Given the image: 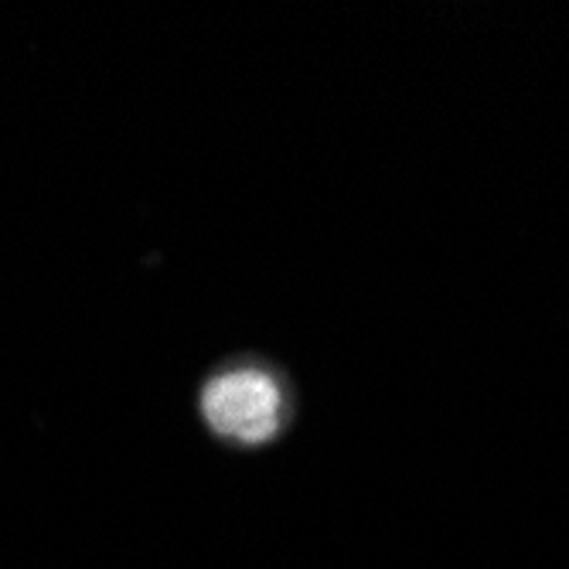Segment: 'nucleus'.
<instances>
[{
  "instance_id": "1",
  "label": "nucleus",
  "mask_w": 569,
  "mask_h": 569,
  "mask_svg": "<svg viewBox=\"0 0 569 569\" xmlns=\"http://www.w3.org/2000/svg\"><path fill=\"white\" fill-rule=\"evenodd\" d=\"M201 417L222 440L242 447L270 443L283 423V389L260 366L219 372L201 392Z\"/></svg>"
}]
</instances>
